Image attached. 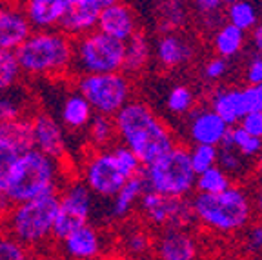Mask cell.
I'll list each match as a JSON object with an SVG mask.
<instances>
[{
  "label": "cell",
  "mask_w": 262,
  "mask_h": 260,
  "mask_svg": "<svg viewBox=\"0 0 262 260\" xmlns=\"http://www.w3.org/2000/svg\"><path fill=\"white\" fill-rule=\"evenodd\" d=\"M113 122L117 138L144 167L175 146L169 127L144 102L129 100L113 117Z\"/></svg>",
  "instance_id": "6da1fadb"
},
{
  "label": "cell",
  "mask_w": 262,
  "mask_h": 260,
  "mask_svg": "<svg viewBox=\"0 0 262 260\" xmlns=\"http://www.w3.org/2000/svg\"><path fill=\"white\" fill-rule=\"evenodd\" d=\"M22 75L58 77L73 69V40L60 29L31 31L15 49Z\"/></svg>",
  "instance_id": "7a4b0ae2"
},
{
  "label": "cell",
  "mask_w": 262,
  "mask_h": 260,
  "mask_svg": "<svg viewBox=\"0 0 262 260\" xmlns=\"http://www.w3.org/2000/svg\"><path fill=\"white\" fill-rule=\"evenodd\" d=\"M195 220L215 233H237L244 229L251 220L250 195L242 187L231 186L217 195H199L191 200Z\"/></svg>",
  "instance_id": "3957f363"
},
{
  "label": "cell",
  "mask_w": 262,
  "mask_h": 260,
  "mask_svg": "<svg viewBox=\"0 0 262 260\" xmlns=\"http://www.w3.org/2000/svg\"><path fill=\"white\" fill-rule=\"evenodd\" d=\"M58 179L60 169L57 160L31 149L18 157L4 191L11 204H22L58 193Z\"/></svg>",
  "instance_id": "277c9868"
},
{
  "label": "cell",
  "mask_w": 262,
  "mask_h": 260,
  "mask_svg": "<svg viewBox=\"0 0 262 260\" xmlns=\"http://www.w3.org/2000/svg\"><path fill=\"white\" fill-rule=\"evenodd\" d=\"M58 207V193L38 197L22 204H13L6 215L8 235L22 246H38L53 236L55 216Z\"/></svg>",
  "instance_id": "5b68a950"
},
{
  "label": "cell",
  "mask_w": 262,
  "mask_h": 260,
  "mask_svg": "<svg viewBox=\"0 0 262 260\" xmlns=\"http://www.w3.org/2000/svg\"><path fill=\"white\" fill-rule=\"evenodd\" d=\"M142 179L149 191L164 197L186 199V195L195 187L196 179L189 162V149L173 146L168 153L144 167Z\"/></svg>",
  "instance_id": "8992f818"
},
{
  "label": "cell",
  "mask_w": 262,
  "mask_h": 260,
  "mask_svg": "<svg viewBox=\"0 0 262 260\" xmlns=\"http://www.w3.org/2000/svg\"><path fill=\"white\" fill-rule=\"evenodd\" d=\"M73 68L80 75L122 73L124 42L106 37L100 31H91L73 40Z\"/></svg>",
  "instance_id": "52a82bcc"
},
{
  "label": "cell",
  "mask_w": 262,
  "mask_h": 260,
  "mask_svg": "<svg viewBox=\"0 0 262 260\" xmlns=\"http://www.w3.org/2000/svg\"><path fill=\"white\" fill-rule=\"evenodd\" d=\"M77 93L82 95L95 115L113 118L129 102L131 85L124 73L80 75Z\"/></svg>",
  "instance_id": "ba28073f"
},
{
  "label": "cell",
  "mask_w": 262,
  "mask_h": 260,
  "mask_svg": "<svg viewBox=\"0 0 262 260\" xmlns=\"http://www.w3.org/2000/svg\"><path fill=\"white\" fill-rule=\"evenodd\" d=\"M93 211L91 193L80 180L71 182L58 193V207L55 216L53 236L62 240L71 231L90 224V216Z\"/></svg>",
  "instance_id": "9c48e42d"
},
{
  "label": "cell",
  "mask_w": 262,
  "mask_h": 260,
  "mask_svg": "<svg viewBox=\"0 0 262 260\" xmlns=\"http://www.w3.org/2000/svg\"><path fill=\"white\" fill-rule=\"evenodd\" d=\"M140 211L147 222L155 228L164 229H186L193 222L191 200L164 197L146 189L139 200Z\"/></svg>",
  "instance_id": "30bf717a"
},
{
  "label": "cell",
  "mask_w": 262,
  "mask_h": 260,
  "mask_svg": "<svg viewBox=\"0 0 262 260\" xmlns=\"http://www.w3.org/2000/svg\"><path fill=\"white\" fill-rule=\"evenodd\" d=\"M82 184L90 189L91 195L102 199H113L120 191L126 179L115 162L111 147L98 149L88 157L82 167Z\"/></svg>",
  "instance_id": "8fae6325"
},
{
  "label": "cell",
  "mask_w": 262,
  "mask_h": 260,
  "mask_svg": "<svg viewBox=\"0 0 262 260\" xmlns=\"http://www.w3.org/2000/svg\"><path fill=\"white\" fill-rule=\"evenodd\" d=\"M211 110L228 127L238 126L242 118L257 111V97L253 88L242 90H217L211 97Z\"/></svg>",
  "instance_id": "7c38bea8"
},
{
  "label": "cell",
  "mask_w": 262,
  "mask_h": 260,
  "mask_svg": "<svg viewBox=\"0 0 262 260\" xmlns=\"http://www.w3.org/2000/svg\"><path fill=\"white\" fill-rule=\"evenodd\" d=\"M33 149L46 155L49 159L60 160L68 149L66 133L62 124L48 113H38L31 118Z\"/></svg>",
  "instance_id": "4fadbf2b"
},
{
  "label": "cell",
  "mask_w": 262,
  "mask_h": 260,
  "mask_svg": "<svg viewBox=\"0 0 262 260\" xmlns=\"http://www.w3.org/2000/svg\"><path fill=\"white\" fill-rule=\"evenodd\" d=\"M107 2L110 0H71L58 29L70 38H80L88 33L95 31L100 11L106 8Z\"/></svg>",
  "instance_id": "5bb4252c"
},
{
  "label": "cell",
  "mask_w": 262,
  "mask_h": 260,
  "mask_svg": "<svg viewBox=\"0 0 262 260\" xmlns=\"http://www.w3.org/2000/svg\"><path fill=\"white\" fill-rule=\"evenodd\" d=\"M97 31L119 42H127L139 31L135 11L124 2L110 0L106 8L100 11Z\"/></svg>",
  "instance_id": "9a60e30c"
},
{
  "label": "cell",
  "mask_w": 262,
  "mask_h": 260,
  "mask_svg": "<svg viewBox=\"0 0 262 260\" xmlns=\"http://www.w3.org/2000/svg\"><path fill=\"white\" fill-rule=\"evenodd\" d=\"M157 260H199V242L188 229H164L153 242Z\"/></svg>",
  "instance_id": "2e32d148"
},
{
  "label": "cell",
  "mask_w": 262,
  "mask_h": 260,
  "mask_svg": "<svg viewBox=\"0 0 262 260\" xmlns=\"http://www.w3.org/2000/svg\"><path fill=\"white\" fill-rule=\"evenodd\" d=\"M71 0H29L22 6L26 20L31 31L58 29Z\"/></svg>",
  "instance_id": "e0dca14e"
},
{
  "label": "cell",
  "mask_w": 262,
  "mask_h": 260,
  "mask_svg": "<svg viewBox=\"0 0 262 260\" xmlns=\"http://www.w3.org/2000/svg\"><path fill=\"white\" fill-rule=\"evenodd\" d=\"M188 131L195 146L217 147L228 135L229 127L217 117V113H213L211 107H202L191 113Z\"/></svg>",
  "instance_id": "ac0fdd59"
},
{
  "label": "cell",
  "mask_w": 262,
  "mask_h": 260,
  "mask_svg": "<svg viewBox=\"0 0 262 260\" xmlns=\"http://www.w3.org/2000/svg\"><path fill=\"white\" fill-rule=\"evenodd\" d=\"M60 242L66 256L71 260H97L102 253V236L91 224L71 231Z\"/></svg>",
  "instance_id": "d6986e66"
},
{
  "label": "cell",
  "mask_w": 262,
  "mask_h": 260,
  "mask_svg": "<svg viewBox=\"0 0 262 260\" xmlns=\"http://www.w3.org/2000/svg\"><path fill=\"white\" fill-rule=\"evenodd\" d=\"M31 35L22 8L0 4V49L15 51Z\"/></svg>",
  "instance_id": "ffe728a7"
},
{
  "label": "cell",
  "mask_w": 262,
  "mask_h": 260,
  "mask_svg": "<svg viewBox=\"0 0 262 260\" xmlns=\"http://www.w3.org/2000/svg\"><path fill=\"white\" fill-rule=\"evenodd\" d=\"M155 57L164 68H177L191 60L193 48L179 33L160 35L155 44Z\"/></svg>",
  "instance_id": "44dd1931"
},
{
  "label": "cell",
  "mask_w": 262,
  "mask_h": 260,
  "mask_svg": "<svg viewBox=\"0 0 262 260\" xmlns=\"http://www.w3.org/2000/svg\"><path fill=\"white\" fill-rule=\"evenodd\" d=\"M93 110L90 107L80 93L73 91V93L66 95L60 106V120L58 122L66 126L68 129H86L88 124L93 118Z\"/></svg>",
  "instance_id": "7402d4cb"
},
{
  "label": "cell",
  "mask_w": 262,
  "mask_h": 260,
  "mask_svg": "<svg viewBox=\"0 0 262 260\" xmlns=\"http://www.w3.org/2000/svg\"><path fill=\"white\" fill-rule=\"evenodd\" d=\"M144 191H146V182H144L142 175L126 180V184L120 187V191L111 200V216L113 219H124V216L129 215L131 209L139 204Z\"/></svg>",
  "instance_id": "603a6c76"
},
{
  "label": "cell",
  "mask_w": 262,
  "mask_h": 260,
  "mask_svg": "<svg viewBox=\"0 0 262 260\" xmlns=\"http://www.w3.org/2000/svg\"><path fill=\"white\" fill-rule=\"evenodd\" d=\"M151 57V46L144 33L137 31L127 42H124V71L127 73H139L149 62Z\"/></svg>",
  "instance_id": "cb8c5ba5"
},
{
  "label": "cell",
  "mask_w": 262,
  "mask_h": 260,
  "mask_svg": "<svg viewBox=\"0 0 262 260\" xmlns=\"http://www.w3.org/2000/svg\"><path fill=\"white\" fill-rule=\"evenodd\" d=\"M246 42V33H242L241 29L233 28L231 24H222L221 28L215 31L213 37V48L217 51V55L224 60L237 57L242 51Z\"/></svg>",
  "instance_id": "d4e9b609"
},
{
  "label": "cell",
  "mask_w": 262,
  "mask_h": 260,
  "mask_svg": "<svg viewBox=\"0 0 262 260\" xmlns=\"http://www.w3.org/2000/svg\"><path fill=\"white\" fill-rule=\"evenodd\" d=\"M0 137L8 140L20 155L33 149L31 118H18L8 124H0Z\"/></svg>",
  "instance_id": "484cf974"
},
{
  "label": "cell",
  "mask_w": 262,
  "mask_h": 260,
  "mask_svg": "<svg viewBox=\"0 0 262 260\" xmlns=\"http://www.w3.org/2000/svg\"><path fill=\"white\" fill-rule=\"evenodd\" d=\"M226 16H228V24L233 28L241 29L242 33L253 31L258 26V11L255 4L246 2V0H235L226 6Z\"/></svg>",
  "instance_id": "4316f807"
},
{
  "label": "cell",
  "mask_w": 262,
  "mask_h": 260,
  "mask_svg": "<svg viewBox=\"0 0 262 260\" xmlns=\"http://www.w3.org/2000/svg\"><path fill=\"white\" fill-rule=\"evenodd\" d=\"M120 246H122L124 251L127 253V258L140 260L153 249V239L147 229L133 226V228H127L126 231L122 233Z\"/></svg>",
  "instance_id": "83f0119b"
},
{
  "label": "cell",
  "mask_w": 262,
  "mask_h": 260,
  "mask_svg": "<svg viewBox=\"0 0 262 260\" xmlns=\"http://www.w3.org/2000/svg\"><path fill=\"white\" fill-rule=\"evenodd\" d=\"M155 16L159 29L164 31V35H168V33H175L177 29L184 28L188 20V11L180 2H162L157 6Z\"/></svg>",
  "instance_id": "f1b7e54d"
},
{
  "label": "cell",
  "mask_w": 262,
  "mask_h": 260,
  "mask_svg": "<svg viewBox=\"0 0 262 260\" xmlns=\"http://www.w3.org/2000/svg\"><path fill=\"white\" fill-rule=\"evenodd\" d=\"M217 166L226 175H241L246 169V159L233 147L229 137L226 135L224 140L217 146Z\"/></svg>",
  "instance_id": "f546056e"
},
{
  "label": "cell",
  "mask_w": 262,
  "mask_h": 260,
  "mask_svg": "<svg viewBox=\"0 0 262 260\" xmlns=\"http://www.w3.org/2000/svg\"><path fill=\"white\" fill-rule=\"evenodd\" d=\"M88 135H90L91 144H95L98 149H107L117 138L113 118L104 117V115H93L91 122L88 124Z\"/></svg>",
  "instance_id": "4dcf8cb0"
},
{
  "label": "cell",
  "mask_w": 262,
  "mask_h": 260,
  "mask_svg": "<svg viewBox=\"0 0 262 260\" xmlns=\"http://www.w3.org/2000/svg\"><path fill=\"white\" fill-rule=\"evenodd\" d=\"M195 187L201 195H217V193H222L228 187H231V179L221 167L215 166L211 169L201 173V175H196Z\"/></svg>",
  "instance_id": "1f68e13d"
},
{
  "label": "cell",
  "mask_w": 262,
  "mask_h": 260,
  "mask_svg": "<svg viewBox=\"0 0 262 260\" xmlns=\"http://www.w3.org/2000/svg\"><path fill=\"white\" fill-rule=\"evenodd\" d=\"M22 71L18 60L15 57V51L0 49V95L8 93L20 80Z\"/></svg>",
  "instance_id": "d6a6232c"
},
{
  "label": "cell",
  "mask_w": 262,
  "mask_h": 260,
  "mask_svg": "<svg viewBox=\"0 0 262 260\" xmlns=\"http://www.w3.org/2000/svg\"><path fill=\"white\" fill-rule=\"evenodd\" d=\"M228 137L233 144V147L238 151V153L244 157V159H257L262 151V140L248 135L244 129H241L238 126L229 127Z\"/></svg>",
  "instance_id": "836d02e7"
},
{
  "label": "cell",
  "mask_w": 262,
  "mask_h": 260,
  "mask_svg": "<svg viewBox=\"0 0 262 260\" xmlns=\"http://www.w3.org/2000/svg\"><path fill=\"white\" fill-rule=\"evenodd\" d=\"M195 8L204 28L217 31L222 26V11H226L224 2H221V0H199V2H195Z\"/></svg>",
  "instance_id": "e575fe53"
},
{
  "label": "cell",
  "mask_w": 262,
  "mask_h": 260,
  "mask_svg": "<svg viewBox=\"0 0 262 260\" xmlns=\"http://www.w3.org/2000/svg\"><path fill=\"white\" fill-rule=\"evenodd\" d=\"M111 153H113L115 162H117V166H119L120 173H122L124 179H126V180L133 179V177L142 175L144 166L140 164V160L137 159L135 155H133L129 149H127V147H124L122 144H119V146H113V147H111Z\"/></svg>",
  "instance_id": "d590c367"
},
{
  "label": "cell",
  "mask_w": 262,
  "mask_h": 260,
  "mask_svg": "<svg viewBox=\"0 0 262 260\" xmlns=\"http://www.w3.org/2000/svg\"><path fill=\"white\" fill-rule=\"evenodd\" d=\"M193 104H195V95L188 85H175L166 97V106L175 115H184L191 111Z\"/></svg>",
  "instance_id": "8d00e7d4"
},
{
  "label": "cell",
  "mask_w": 262,
  "mask_h": 260,
  "mask_svg": "<svg viewBox=\"0 0 262 260\" xmlns=\"http://www.w3.org/2000/svg\"><path fill=\"white\" fill-rule=\"evenodd\" d=\"M189 162L195 175L217 166V147L213 146H193L189 149Z\"/></svg>",
  "instance_id": "74e56055"
},
{
  "label": "cell",
  "mask_w": 262,
  "mask_h": 260,
  "mask_svg": "<svg viewBox=\"0 0 262 260\" xmlns=\"http://www.w3.org/2000/svg\"><path fill=\"white\" fill-rule=\"evenodd\" d=\"M18 118H24V100L11 91L2 93L0 95V124L13 122Z\"/></svg>",
  "instance_id": "f35d334b"
},
{
  "label": "cell",
  "mask_w": 262,
  "mask_h": 260,
  "mask_svg": "<svg viewBox=\"0 0 262 260\" xmlns=\"http://www.w3.org/2000/svg\"><path fill=\"white\" fill-rule=\"evenodd\" d=\"M18 157H20V153L8 140H4V138L0 137V189L2 191L8 186V180L11 177V171L15 167Z\"/></svg>",
  "instance_id": "ab89813d"
},
{
  "label": "cell",
  "mask_w": 262,
  "mask_h": 260,
  "mask_svg": "<svg viewBox=\"0 0 262 260\" xmlns=\"http://www.w3.org/2000/svg\"><path fill=\"white\" fill-rule=\"evenodd\" d=\"M242 246L248 255L262 258V222H253L246 226Z\"/></svg>",
  "instance_id": "60d3db41"
},
{
  "label": "cell",
  "mask_w": 262,
  "mask_h": 260,
  "mask_svg": "<svg viewBox=\"0 0 262 260\" xmlns=\"http://www.w3.org/2000/svg\"><path fill=\"white\" fill-rule=\"evenodd\" d=\"M0 260H29L28 248L9 235L0 236Z\"/></svg>",
  "instance_id": "b9f144b4"
},
{
  "label": "cell",
  "mask_w": 262,
  "mask_h": 260,
  "mask_svg": "<svg viewBox=\"0 0 262 260\" xmlns=\"http://www.w3.org/2000/svg\"><path fill=\"white\" fill-rule=\"evenodd\" d=\"M238 127L244 129L248 135H251V137L262 140V113L260 111H251V113H248L241 122H238Z\"/></svg>",
  "instance_id": "7bdbcfd3"
},
{
  "label": "cell",
  "mask_w": 262,
  "mask_h": 260,
  "mask_svg": "<svg viewBox=\"0 0 262 260\" xmlns=\"http://www.w3.org/2000/svg\"><path fill=\"white\" fill-rule=\"evenodd\" d=\"M226 71H228V60H224L221 57L211 58L204 66V77L208 80H219V78L224 77Z\"/></svg>",
  "instance_id": "ee69618b"
},
{
  "label": "cell",
  "mask_w": 262,
  "mask_h": 260,
  "mask_svg": "<svg viewBox=\"0 0 262 260\" xmlns=\"http://www.w3.org/2000/svg\"><path fill=\"white\" fill-rule=\"evenodd\" d=\"M246 82H248V88H257L262 84V57H253L248 62Z\"/></svg>",
  "instance_id": "f6af8a7d"
},
{
  "label": "cell",
  "mask_w": 262,
  "mask_h": 260,
  "mask_svg": "<svg viewBox=\"0 0 262 260\" xmlns=\"http://www.w3.org/2000/svg\"><path fill=\"white\" fill-rule=\"evenodd\" d=\"M11 200L8 199V195H6V191H2L0 189V219H6V215L9 213V209H11Z\"/></svg>",
  "instance_id": "bcb514c9"
},
{
  "label": "cell",
  "mask_w": 262,
  "mask_h": 260,
  "mask_svg": "<svg viewBox=\"0 0 262 260\" xmlns=\"http://www.w3.org/2000/svg\"><path fill=\"white\" fill-rule=\"evenodd\" d=\"M251 42H253L255 49L258 53H262V24H258L257 28L251 31Z\"/></svg>",
  "instance_id": "7dc6e473"
},
{
  "label": "cell",
  "mask_w": 262,
  "mask_h": 260,
  "mask_svg": "<svg viewBox=\"0 0 262 260\" xmlns=\"http://www.w3.org/2000/svg\"><path fill=\"white\" fill-rule=\"evenodd\" d=\"M250 200H251V207L257 209L258 213H262V186L255 189L253 197H250Z\"/></svg>",
  "instance_id": "c3c4849f"
},
{
  "label": "cell",
  "mask_w": 262,
  "mask_h": 260,
  "mask_svg": "<svg viewBox=\"0 0 262 260\" xmlns=\"http://www.w3.org/2000/svg\"><path fill=\"white\" fill-rule=\"evenodd\" d=\"M253 90H255V97H257V111L262 113V84L253 88Z\"/></svg>",
  "instance_id": "681fc988"
},
{
  "label": "cell",
  "mask_w": 262,
  "mask_h": 260,
  "mask_svg": "<svg viewBox=\"0 0 262 260\" xmlns=\"http://www.w3.org/2000/svg\"><path fill=\"white\" fill-rule=\"evenodd\" d=\"M257 171L262 175V151H260V155L257 157Z\"/></svg>",
  "instance_id": "f907efd6"
},
{
  "label": "cell",
  "mask_w": 262,
  "mask_h": 260,
  "mask_svg": "<svg viewBox=\"0 0 262 260\" xmlns=\"http://www.w3.org/2000/svg\"><path fill=\"white\" fill-rule=\"evenodd\" d=\"M4 235V233H2V219H0V236Z\"/></svg>",
  "instance_id": "816d5d0a"
},
{
  "label": "cell",
  "mask_w": 262,
  "mask_h": 260,
  "mask_svg": "<svg viewBox=\"0 0 262 260\" xmlns=\"http://www.w3.org/2000/svg\"><path fill=\"white\" fill-rule=\"evenodd\" d=\"M119 260H133V258H127V256H122V258H119Z\"/></svg>",
  "instance_id": "f5cc1de1"
},
{
  "label": "cell",
  "mask_w": 262,
  "mask_h": 260,
  "mask_svg": "<svg viewBox=\"0 0 262 260\" xmlns=\"http://www.w3.org/2000/svg\"><path fill=\"white\" fill-rule=\"evenodd\" d=\"M97 260H107V258H97Z\"/></svg>",
  "instance_id": "db71d44e"
}]
</instances>
